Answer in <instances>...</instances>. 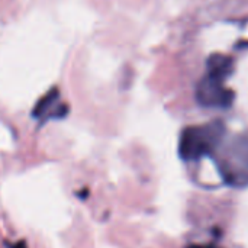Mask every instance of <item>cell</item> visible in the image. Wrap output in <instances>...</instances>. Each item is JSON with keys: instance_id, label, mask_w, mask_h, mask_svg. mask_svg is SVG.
Listing matches in <instances>:
<instances>
[{"instance_id": "1", "label": "cell", "mask_w": 248, "mask_h": 248, "mask_svg": "<svg viewBox=\"0 0 248 248\" xmlns=\"http://www.w3.org/2000/svg\"><path fill=\"white\" fill-rule=\"evenodd\" d=\"M225 126L219 121L189 126L182 132L179 153L185 160H198L209 155L224 140Z\"/></svg>"}, {"instance_id": "2", "label": "cell", "mask_w": 248, "mask_h": 248, "mask_svg": "<svg viewBox=\"0 0 248 248\" xmlns=\"http://www.w3.org/2000/svg\"><path fill=\"white\" fill-rule=\"evenodd\" d=\"M221 171L234 186L248 185V138L237 137L222 150Z\"/></svg>"}, {"instance_id": "3", "label": "cell", "mask_w": 248, "mask_h": 248, "mask_svg": "<svg viewBox=\"0 0 248 248\" xmlns=\"http://www.w3.org/2000/svg\"><path fill=\"white\" fill-rule=\"evenodd\" d=\"M196 99L202 106L206 108H230L234 102L232 90L224 86L222 80L211 76H205L196 89Z\"/></svg>"}, {"instance_id": "4", "label": "cell", "mask_w": 248, "mask_h": 248, "mask_svg": "<svg viewBox=\"0 0 248 248\" xmlns=\"http://www.w3.org/2000/svg\"><path fill=\"white\" fill-rule=\"evenodd\" d=\"M232 58L221 54L211 55V58L208 60V76L225 81L227 77L232 73Z\"/></svg>"}, {"instance_id": "5", "label": "cell", "mask_w": 248, "mask_h": 248, "mask_svg": "<svg viewBox=\"0 0 248 248\" xmlns=\"http://www.w3.org/2000/svg\"><path fill=\"white\" fill-rule=\"evenodd\" d=\"M58 99H60V90L55 89V87L51 89L49 92H46L36 102V105L32 109V116L33 118H42V119H45L51 113V110H52V108H54V105L57 103Z\"/></svg>"}, {"instance_id": "6", "label": "cell", "mask_w": 248, "mask_h": 248, "mask_svg": "<svg viewBox=\"0 0 248 248\" xmlns=\"http://www.w3.org/2000/svg\"><path fill=\"white\" fill-rule=\"evenodd\" d=\"M10 248H28V246H26L25 241H17L16 244H13Z\"/></svg>"}, {"instance_id": "7", "label": "cell", "mask_w": 248, "mask_h": 248, "mask_svg": "<svg viewBox=\"0 0 248 248\" xmlns=\"http://www.w3.org/2000/svg\"><path fill=\"white\" fill-rule=\"evenodd\" d=\"M189 248H217V247H212V246H192V247Z\"/></svg>"}]
</instances>
